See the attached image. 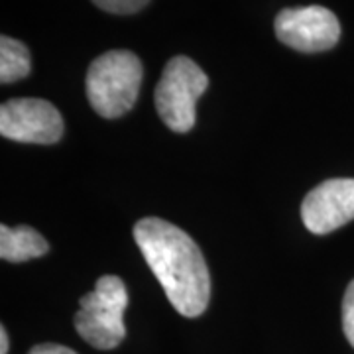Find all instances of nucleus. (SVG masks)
Masks as SVG:
<instances>
[{
	"mask_svg": "<svg viewBox=\"0 0 354 354\" xmlns=\"http://www.w3.org/2000/svg\"><path fill=\"white\" fill-rule=\"evenodd\" d=\"M64 118L44 99H12L0 106V134L24 144H55L64 136Z\"/></svg>",
	"mask_w": 354,
	"mask_h": 354,
	"instance_id": "obj_6",
	"label": "nucleus"
},
{
	"mask_svg": "<svg viewBox=\"0 0 354 354\" xmlns=\"http://www.w3.org/2000/svg\"><path fill=\"white\" fill-rule=\"evenodd\" d=\"M301 218L313 234H329L354 218V179H327L307 193Z\"/></svg>",
	"mask_w": 354,
	"mask_h": 354,
	"instance_id": "obj_7",
	"label": "nucleus"
},
{
	"mask_svg": "<svg viewBox=\"0 0 354 354\" xmlns=\"http://www.w3.org/2000/svg\"><path fill=\"white\" fill-rule=\"evenodd\" d=\"M274 30L281 44L304 53L327 51L341 39L339 18L319 4L283 8L274 20Z\"/></svg>",
	"mask_w": 354,
	"mask_h": 354,
	"instance_id": "obj_5",
	"label": "nucleus"
},
{
	"mask_svg": "<svg viewBox=\"0 0 354 354\" xmlns=\"http://www.w3.org/2000/svg\"><path fill=\"white\" fill-rule=\"evenodd\" d=\"M144 67L128 50H111L99 55L87 71L85 88L93 111L102 118L127 114L138 99Z\"/></svg>",
	"mask_w": 354,
	"mask_h": 354,
	"instance_id": "obj_2",
	"label": "nucleus"
},
{
	"mask_svg": "<svg viewBox=\"0 0 354 354\" xmlns=\"http://www.w3.org/2000/svg\"><path fill=\"white\" fill-rule=\"evenodd\" d=\"M30 51L22 41L2 36L0 38V81L4 85L30 75Z\"/></svg>",
	"mask_w": 354,
	"mask_h": 354,
	"instance_id": "obj_9",
	"label": "nucleus"
},
{
	"mask_svg": "<svg viewBox=\"0 0 354 354\" xmlns=\"http://www.w3.org/2000/svg\"><path fill=\"white\" fill-rule=\"evenodd\" d=\"M134 241L177 313L189 319L205 313L211 299V276L189 234L164 218L148 216L136 223Z\"/></svg>",
	"mask_w": 354,
	"mask_h": 354,
	"instance_id": "obj_1",
	"label": "nucleus"
},
{
	"mask_svg": "<svg viewBox=\"0 0 354 354\" xmlns=\"http://www.w3.org/2000/svg\"><path fill=\"white\" fill-rule=\"evenodd\" d=\"M81 309L75 315L79 337L99 351H113L127 337L124 311L128 291L118 276H102L95 290L81 297Z\"/></svg>",
	"mask_w": 354,
	"mask_h": 354,
	"instance_id": "obj_3",
	"label": "nucleus"
},
{
	"mask_svg": "<svg viewBox=\"0 0 354 354\" xmlns=\"http://www.w3.org/2000/svg\"><path fill=\"white\" fill-rule=\"evenodd\" d=\"M8 346H10V342H8V333L4 327H0V354H8Z\"/></svg>",
	"mask_w": 354,
	"mask_h": 354,
	"instance_id": "obj_13",
	"label": "nucleus"
},
{
	"mask_svg": "<svg viewBox=\"0 0 354 354\" xmlns=\"http://www.w3.org/2000/svg\"><path fill=\"white\" fill-rule=\"evenodd\" d=\"M148 2L150 0H93V4L104 12L120 14V16L140 12L144 6H148Z\"/></svg>",
	"mask_w": 354,
	"mask_h": 354,
	"instance_id": "obj_10",
	"label": "nucleus"
},
{
	"mask_svg": "<svg viewBox=\"0 0 354 354\" xmlns=\"http://www.w3.org/2000/svg\"><path fill=\"white\" fill-rule=\"evenodd\" d=\"M342 329L354 348V279L348 283L342 299Z\"/></svg>",
	"mask_w": 354,
	"mask_h": 354,
	"instance_id": "obj_11",
	"label": "nucleus"
},
{
	"mask_svg": "<svg viewBox=\"0 0 354 354\" xmlns=\"http://www.w3.org/2000/svg\"><path fill=\"white\" fill-rule=\"evenodd\" d=\"M209 87V77L185 55L169 59L156 87V109L174 132H189L197 120V101Z\"/></svg>",
	"mask_w": 354,
	"mask_h": 354,
	"instance_id": "obj_4",
	"label": "nucleus"
},
{
	"mask_svg": "<svg viewBox=\"0 0 354 354\" xmlns=\"http://www.w3.org/2000/svg\"><path fill=\"white\" fill-rule=\"evenodd\" d=\"M50 246L32 227H0V258L6 262H28L48 254Z\"/></svg>",
	"mask_w": 354,
	"mask_h": 354,
	"instance_id": "obj_8",
	"label": "nucleus"
},
{
	"mask_svg": "<svg viewBox=\"0 0 354 354\" xmlns=\"http://www.w3.org/2000/svg\"><path fill=\"white\" fill-rule=\"evenodd\" d=\"M28 354H77L75 351L67 348V346H62V344H51V342H46V344H38L34 346Z\"/></svg>",
	"mask_w": 354,
	"mask_h": 354,
	"instance_id": "obj_12",
	"label": "nucleus"
}]
</instances>
